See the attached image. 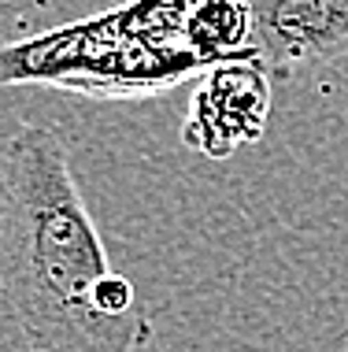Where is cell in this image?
<instances>
[{
	"label": "cell",
	"mask_w": 348,
	"mask_h": 352,
	"mask_svg": "<svg viewBox=\"0 0 348 352\" xmlns=\"http://www.w3.org/2000/svg\"><path fill=\"white\" fill-rule=\"evenodd\" d=\"M185 49L204 67L230 60H259L252 45L248 0H193L185 12Z\"/></svg>",
	"instance_id": "obj_4"
},
{
	"label": "cell",
	"mask_w": 348,
	"mask_h": 352,
	"mask_svg": "<svg viewBox=\"0 0 348 352\" xmlns=\"http://www.w3.org/2000/svg\"><path fill=\"white\" fill-rule=\"evenodd\" d=\"M252 45L267 71L300 74L348 52V0H248Z\"/></svg>",
	"instance_id": "obj_3"
},
{
	"label": "cell",
	"mask_w": 348,
	"mask_h": 352,
	"mask_svg": "<svg viewBox=\"0 0 348 352\" xmlns=\"http://www.w3.org/2000/svg\"><path fill=\"white\" fill-rule=\"evenodd\" d=\"M270 119V74L259 60H230L204 71L182 122V141L204 160H230L263 138Z\"/></svg>",
	"instance_id": "obj_2"
},
{
	"label": "cell",
	"mask_w": 348,
	"mask_h": 352,
	"mask_svg": "<svg viewBox=\"0 0 348 352\" xmlns=\"http://www.w3.org/2000/svg\"><path fill=\"white\" fill-rule=\"evenodd\" d=\"M111 274L63 138L19 126L0 164V285L30 352H137L152 319H108L97 285Z\"/></svg>",
	"instance_id": "obj_1"
},
{
	"label": "cell",
	"mask_w": 348,
	"mask_h": 352,
	"mask_svg": "<svg viewBox=\"0 0 348 352\" xmlns=\"http://www.w3.org/2000/svg\"><path fill=\"white\" fill-rule=\"evenodd\" d=\"M45 4H52V0H0V15H26Z\"/></svg>",
	"instance_id": "obj_5"
}]
</instances>
